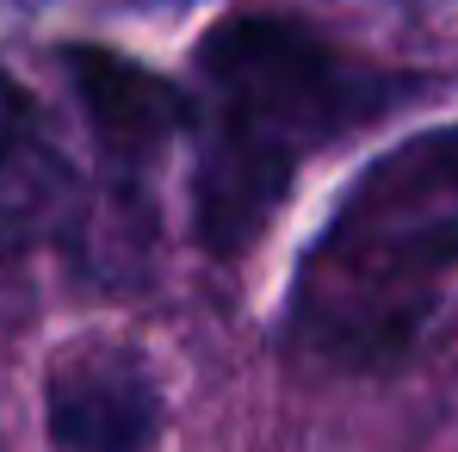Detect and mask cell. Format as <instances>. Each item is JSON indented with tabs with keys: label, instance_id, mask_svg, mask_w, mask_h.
I'll return each mask as SVG.
<instances>
[{
	"label": "cell",
	"instance_id": "4",
	"mask_svg": "<svg viewBox=\"0 0 458 452\" xmlns=\"http://www.w3.org/2000/svg\"><path fill=\"white\" fill-rule=\"evenodd\" d=\"M75 211V180L63 149L44 137L38 106L0 81V248H38Z\"/></svg>",
	"mask_w": 458,
	"mask_h": 452
},
{
	"label": "cell",
	"instance_id": "3",
	"mask_svg": "<svg viewBox=\"0 0 458 452\" xmlns=\"http://www.w3.org/2000/svg\"><path fill=\"white\" fill-rule=\"evenodd\" d=\"M63 63H69V81L87 106V124H93L99 149L124 174H143L174 143V131L192 118V106L174 81H161L155 69L106 50V44H69Z\"/></svg>",
	"mask_w": 458,
	"mask_h": 452
},
{
	"label": "cell",
	"instance_id": "2",
	"mask_svg": "<svg viewBox=\"0 0 458 452\" xmlns=\"http://www.w3.org/2000/svg\"><path fill=\"white\" fill-rule=\"evenodd\" d=\"M44 434L56 452H149L161 384L131 341H75L44 372Z\"/></svg>",
	"mask_w": 458,
	"mask_h": 452
},
{
	"label": "cell",
	"instance_id": "1",
	"mask_svg": "<svg viewBox=\"0 0 458 452\" xmlns=\"http://www.w3.org/2000/svg\"><path fill=\"white\" fill-rule=\"evenodd\" d=\"M211 137L192 174V229L235 260L279 217L310 149L396 99V81L347 63L322 31L285 13H229L205 31Z\"/></svg>",
	"mask_w": 458,
	"mask_h": 452
},
{
	"label": "cell",
	"instance_id": "5",
	"mask_svg": "<svg viewBox=\"0 0 458 452\" xmlns=\"http://www.w3.org/2000/svg\"><path fill=\"white\" fill-rule=\"evenodd\" d=\"M458 205V124H434L403 137L390 155H378L360 186L347 192L335 224H390V217H415V211H446Z\"/></svg>",
	"mask_w": 458,
	"mask_h": 452
}]
</instances>
